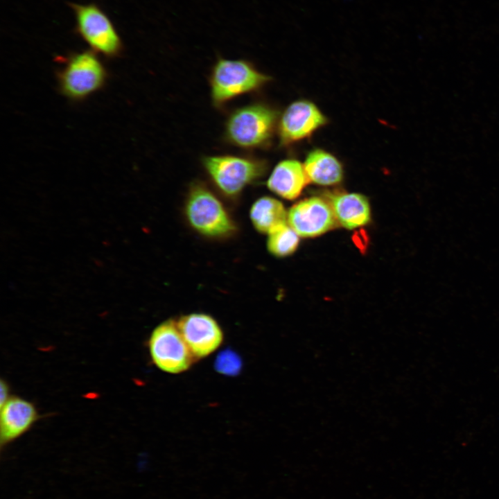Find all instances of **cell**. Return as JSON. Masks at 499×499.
Returning <instances> with one entry per match:
<instances>
[{"instance_id":"cell-1","label":"cell","mask_w":499,"mask_h":499,"mask_svg":"<svg viewBox=\"0 0 499 499\" xmlns=\"http://www.w3.org/2000/svg\"><path fill=\"white\" fill-rule=\"evenodd\" d=\"M60 65L56 80L60 93L72 102H82L103 89L109 72L98 54L82 50L55 57Z\"/></svg>"},{"instance_id":"cell-2","label":"cell","mask_w":499,"mask_h":499,"mask_svg":"<svg viewBox=\"0 0 499 499\" xmlns=\"http://www.w3.org/2000/svg\"><path fill=\"white\" fill-rule=\"evenodd\" d=\"M277 111L269 105L256 102L240 107L230 113L224 135L227 141L244 149L266 147L277 125Z\"/></svg>"},{"instance_id":"cell-3","label":"cell","mask_w":499,"mask_h":499,"mask_svg":"<svg viewBox=\"0 0 499 499\" xmlns=\"http://www.w3.org/2000/svg\"><path fill=\"white\" fill-rule=\"evenodd\" d=\"M270 77L245 60L218 58L209 77L211 101L216 107L263 88Z\"/></svg>"},{"instance_id":"cell-4","label":"cell","mask_w":499,"mask_h":499,"mask_svg":"<svg viewBox=\"0 0 499 499\" xmlns=\"http://www.w3.org/2000/svg\"><path fill=\"white\" fill-rule=\"evenodd\" d=\"M202 164L215 186L228 196L238 195L263 177L268 167L264 159L234 155L205 156Z\"/></svg>"},{"instance_id":"cell-5","label":"cell","mask_w":499,"mask_h":499,"mask_svg":"<svg viewBox=\"0 0 499 499\" xmlns=\"http://www.w3.org/2000/svg\"><path fill=\"white\" fill-rule=\"evenodd\" d=\"M76 20L75 33L90 50L108 59L120 57L123 41L108 15L97 4L69 3Z\"/></svg>"},{"instance_id":"cell-6","label":"cell","mask_w":499,"mask_h":499,"mask_svg":"<svg viewBox=\"0 0 499 499\" xmlns=\"http://www.w3.org/2000/svg\"><path fill=\"white\" fill-rule=\"evenodd\" d=\"M185 213L191 227L204 236H225L234 229L222 202L202 183H195L190 188Z\"/></svg>"},{"instance_id":"cell-7","label":"cell","mask_w":499,"mask_h":499,"mask_svg":"<svg viewBox=\"0 0 499 499\" xmlns=\"http://www.w3.org/2000/svg\"><path fill=\"white\" fill-rule=\"evenodd\" d=\"M148 348L152 362L163 371L178 374L193 363L194 356L173 320L165 321L152 331Z\"/></svg>"},{"instance_id":"cell-8","label":"cell","mask_w":499,"mask_h":499,"mask_svg":"<svg viewBox=\"0 0 499 499\" xmlns=\"http://www.w3.org/2000/svg\"><path fill=\"white\" fill-rule=\"evenodd\" d=\"M326 122L325 116L315 104L305 100H296L286 107L279 121L280 143L286 146L304 139Z\"/></svg>"},{"instance_id":"cell-9","label":"cell","mask_w":499,"mask_h":499,"mask_svg":"<svg viewBox=\"0 0 499 499\" xmlns=\"http://www.w3.org/2000/svg\"><path fill=\"white\" fill-rule=\"evenodd\" d=\"M336 218L331 206L319 198L304 200L288 213V224L301 237H315L332 229Z\"/></svg>"},{"instance_id":"cell-10","label":"cell","mask_w":499,"mask_h":499,"mask_svg":"<svg viewBox=\"0 0 499 499\" xmlns=\"http://www.w3.org/2000/svg\"><path fill=\"white\" fill-rule=\"evenodd\" d=\"M177 327L194 357L204 358L221 344L222 331L217 322L203 313H191L180 318Z\"/></svg>"},{"instance_id":"cell-11","label":"cell","mask_w":499,"mask_h":499,"mask_svg":"<svg viewBox=\"0 0 499 499\" xmlns=\"http://www.w3.org/2000/svg\"><path fill=\"white\" fill-rule=\"evenodd\" d=\"M37 419L38 413L32 403L18 396L9 398L1 406V447L8 445L29 430Z\"/></svg>"},{"instance_id":"cell-12","label":"cell","mask_w":499,"mask_h":499,"mask_svg":"<svg viewBox=\"0 0 499 499\" xmlns=\"http://www.w3.org/2000/svg\"><path fill=\"white\" fill-rule=\"evenodd\" d=\"M304 165L295 159L279 161L267 180L268 188L286 200L297 198L308 182Z\"/></svg>"},{"instance_id":"cell-13","label":"cell","mask_w":499,"mask_h":499,"mask_svg":"<svg viewBox=\"0 0 499 499\" xmlns=\"http://www.w3.org/2000/svg\"><path fill=\"white\" fill-rule=\"evenodd\" d=\"M331 208L342 226L352 229L365 225L370 220L369 203L363 195L339 193L330 197Z\"/></svg>"},{"instance_id":"cell-14","label":"cell","mask_w":499,"mask_h":499,"mask_svg":"<svg viewBox=\"0 0 499 499\" xmlns=\"http://www.w3.org/2000/svg\"><path fill=\"white\" fill-rule=\"evenodd\" d=\"M303 165L308 180L315 184L330 186L342 180V164L333 155L323 150L311 151Z\"/></svg>"},{"instance_id":"cell-15","label":"cell","mask_w":499,"mask_h":499,"mask_svg":"<svg viewBox=\"0 0 499 499\" xmlns=\"http://www.w3.org/2000/svg\"><path fill=\"white\" fill-rule=\"evenodd\" d=\"M250 218L257 231L268 234L288 222V213L283 204L269 196L261 197L254 202Z\"/></svg>"},{"instance_id":"cell-16","label":"cell","mask_w":499,"mask_h":499,"mask_svg":"<svg viewBox=\"0 0 499 499\" xmlns=\"http://www.w3.org/2000/svg\"><path fill=\"white\" fill-rule=\"evenodd\" d=\"M299 236L288 224H283L268 234V250L277 256L290 255L296 250L299 245Z\"/></svg>"},{"instance_id":"cell-17","label":"cell","mask_w":499,"mask_h":499,"mask_svg":"<svg viewBox=\"0 0 499 499\" xmlns=\"http://www.w3.org/2000/svg\"><path fill=\"white\" fill-rule=\"evenodd\" d=\"M241 367L242 362L239 356L229 349L221 351L215 361L216 371L227 376L237 375Z\"/></svg>"},{"instance_id":"cell-18","label":"cell","mask_w":499,"mask_h":499,"mask_svg":"<svg viewBox=\"0 0 499 499\" xmlns=\"http://www.w3.org/2000/svg\"><path fill=\"white\" fill-rule=\"evenodd\" d=\"M9 386L8 383L1 380V406L3 405L7 400L9 399Z\"/></svg>"}]
</instances>
